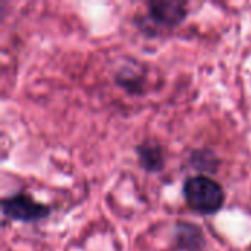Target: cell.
<instances>
[{
	"label": "cell",
	"instance_id": "obj_6",
	"mask_svg": "<svg viewBox=\"0 0 251 251\" xmlns=\"http://www.w3.org/2000/svg\"><path fill=\"white\" fill-rule=\"evenodd\" d=\"M135 156L141 169L149 174H159L165 169L166 157L162 144L157 141H143L135 146Z\"/></svg>",
	"mask_w": 251,
	"mask_h": 251
},
{
	"label": "cell",
	"instance_id": "obj_3",
	"mask_svg": "<svg viewBox=\"0 0 251 251\" xmlns=\"http://www.w3.org/2000/svg\"><path fill=\"white\" fill-rule=\"evenodd\" d=\"M0 206L3 216L13 222L37 224L47 219L51 215V207L49 204L34 200L25 191H19L7 197H3Z\"/></svg>",
	"mask_w": 251,
	"mask_h": 251
},
{
	"label": "cell",
	"instance_id": "obj_2",
	"mask_svg": "<svg viewBox=\"0 0 251 251\" xmlns=\"http://www.w3.org/2000/svg\"><path fill=\"white\" fill-rule=\"evenodd\" d=\"M188 16L185 1L178 0H153L147 4V15L137 21V26L147 34L154 37L160 28L172 29L179 26Z\"/></svg>",
	"mask_w": 251,
	"mask_h": 251
},
{
	"label": "cell",
	"instance_id": "obj_4",
	"mask_svg": "<svg viewBox=\"0 0 251 251\" xmlns=\"http://www.w3.org/2000/svg\"><path fill=\"white\" fill-rule=\"evenodd\" d=\"M171 244L176 251H203L206 237L197 224L178 221L171 232Z\"/></svg>",
	"mask_w": 251,
	"mask_h": 251
},
{
	"label": "cell",
	"instance_id": "obj_5",
	"mask_svg": "<svg viewBox=\"0 0 251 251\" xmlns=\"http://www.w3.org/2000/svg\"><path fill=\"white\" fill-rule=\"evenodd\" d=\"M115 84L121 87L131 96H140L146 88V72L141 65L129 59L122 66H119L113 74Z\"/></svg>",
	"mask_w": 251,
	"mask_h": 251
},
{
	"label": "cell",
	"instance_id": "obj_7",
	"mask_svg": "<svg viewBox=\"0 0 251 251\" xmlns=\"http://www.w3.org/2000/svg\"><path fill=\"white\" fill-rule=\"evenodd\" d=\"M219 156L210 149H194L188 154V165L199 172V175H215L221 168Z\"/></svg>",
	"mask_w": 251,
	"mask_h": 251
},
{
	"label": "cell",
	"instance_id": "obj_1",
	"mask_svg": "<svg viewBox=\"0 0 251 251\" xmlns=\"http://www.w3.org/2000/svg\"><path fill=\"white\" fill-rule=\"evenodd\" d=\"M182 196L187 206L201 216L216 215L225 204L224 187L206 175L188 176L182 184Z\"/></svg>",
	"mask_w": 251,
	"mask_h": 251
}]
</instances>
